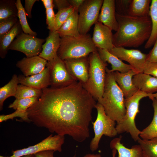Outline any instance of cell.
<instances>
[{"label":"cell","instance_id":"6da1fadb","mask_svg":"<svg viewBox=\"0 0 157 157\" xmlns=\"http://www.w3.org/2000/svg\"><path fill=\"white\" fill-rule=\"evenodd\" d=\"M96 103L77 81L63 88L42 89L41 96L27 111L30 122L37 126L82 142L90 136L89 126Z\"/></svg>","mask_w":157,"mask_h":157},{"label":"cell","instance_id":"7a4b0ae2","mask_svg":"<svg viewBox=\"0 0 157 157\" xmlns=\"http://www.w3.org/2000/svg\"><path fill=\"white\" fill-rule=\"evenodd\" d=\"M115 15L118 27L113 34L115 47L136 48L148 40L152 30L150 16L138 17L116 13Z\"/></svg>","mask_w":157,"mask_h":157},{"label":"cell","instance_id":"3957f363","mask_svg":"<svg viewBox=\"0 0 157 157\" xmlns=\"http://www.w3.org/2000/svg\"><path fill=\"white\" fill-rule=\"evenodd\" d=\"M106 70L103 93L102 97L97 101L102 106L107 115L118 124L122 119L126 113L124 97L115 80L113 72Z\"/></svg>","mask_w":157,"mask_h":157},{"label":"cell","instance_id":"277c9868","mask_svg":"<svg viewBox=\"0 0 157 157\" xmlns=\"http://www.w3.org/2000/svg\"><path fill=\"white\" fill-rule=\"evenodd\" d=\"M97 51L91 35L87 33L77 37H61L60 45L57 55L64 60L88 56Z\"/></svg>","mask_w":157,"mask_h":157},{"label":"cell","instance_id":"5b68a950","mask_svg":"<svg viewBox=\"0 0 157 157\" xmlns=\"http://www.w3.org/2000/svg\"><path fill=\"white\" fill-rule=\"evenodd\" d=\"M89 69L88 78L82 84L85 89L97 101L103 95L106 78V68L108 64L100 58L97 51L89 56Z\"/></svg>","mask_w":157,"mask_h":157},{"label":"cell","instance_id":"8992f818","mask_svg":"<svg viewBox=\"0 0 157 157\" xmlns=\"http://www.w3.org/2000/svg\"><path fill=\"white\" fill-rule=\"evenodd\" d=\"M149 94L138 90L131 97L125 99L126 112L122 119L116 126L118 134L129 133L135 141L138 140L140 138L141 131L136 126L135 117L140 112L139 108L140 101L144 97H148Z\"/></svg>","mask_w":157,"mask_h":157},{"label":"cell","instance_id":"52a82bcc","mask_svg":"<svg viewBox=\"0 0 157 157\" xmlns=\"http://www.w3.org/2000/svg\"><path fill=\"white\" fill-rule=\"evenodd\" d=\"M95 108L97 111V116L95 121L92 122L94 136L92 139L90 145V149L92 152L98 149L100 140L103 135L113 137L118 134L115 122L107 115L102 106L97 102Z\"/></svg>","mask_w":157,"mask_h":157},{"label":"cell","instance_id":"ba28073f","mask_svg":"<svg viewBox=\"0 0 157 157\" xmlns=\"http://www.w3.org/2000/svg\"><path fill=\"white\" fill-rule=\"evenodd\" d=\"M103 0H85L78 10V30L81 35L88 33L98 21Z\"/></svg>","mask_w":157,"mask_h":157},{"label":"cell","instance_id":"9c48e42d","mask_svg":"<svg viewBox=\"0 0 157 157\" xmlns=\"http://www.w3.org/2000/svg\"><path fill=\"white\" fill-rule=\"evenodd\" d=\"M45 41V39L22 32L16 36L8 50L20 51L25 54L26 57L39 56L42 50V44Z\"/></svg>","mask_w":157,"mask_h":157},{"label":"cell","instance_id":"30bf717a","mask_svg":"<svg viewBox=\"0 0 157 157\" xmlns=\"http://www.w3.org/2000/svg\"><path fill=\"white\" fill-rule=\"evenodd\" d=\"M49 69L51 88H60L69 86L76 81L68 72L64 60L58 56L47 61Z\"/></svg>","mask_w":157,"mask_h":157},{"label":"cell","instance_id":"8fae6325","mask_svg":"<svg viewBox=\"0 0 157 157\" xmlns=\"http://www.w3.org/2000/svg\"><path fill=\"white\" fill-rule=\"evenodd\" d=\"M65 140V136L57 134L53 135L51 134L35 145L13 151V154L10 156H0V157H21L26 155L35 154L39 152L47 150L61 152Z\"/></svg>","mask_w":157,"mask_h":157},{"label":"cell","instance_id":"7c38bea8","mask_svg":"<svg viewBox=\"0 0 157 157\" xmlns=\"http://www.w3.org/2000/svg\"><path fill=\"white\" fill-rule=\"evenodd\" d=\"M108 51L122 60L128 62L138 73H143L147 54L139 50L127 49L123 47H115Z\"/></svg>","mask_w":157,"mask_h":157},{"label":"cell","instance_id":"4fadbf2b","mask_svg":"<svg viewBox=\"0 0 157 157\" xmlns=\"http://www.w3.org/2000/svg\"><path fill=\"white\" fill-rule=\"evenodd\" d=\"M67 69L72 76L76 81L83 85L88 77L90 64L89 56L64 60Z\"/></svg>","mask_w":157,"mask_h":157},{"label":"cell","instance_id":"5bb4252c","mask_svg":"<svg viewBox=\"0 0 157 157\" xmlns=\"http://www.w3.org/2000/svg\"><path fill=\"white\" fill-rule=\"evenodd\" d=\"M112 31L102 23L98 21L96 22L92 38L97 48L109 51L115 47L113 43Z\"/></svg>","mask_w":157,"mask_h":157},{"label":"cell","instance_id":"9a60e30c","mask_svg":"<svg viewBox=\"0 0 157 157\" xmlns=\"http://www.w3.org/2000/svg\"><path fill=\"white\" fill-rule=\"evenodd\" d=\"M47 61L39 56L24 57L16 64L23 75L27 76L39 74L46 67Z\"/></svg>","mask_w":157,"mask_h":157},{"label":"cell","instance_id":"2e32d148","mask_svg":"<svg viewBox=\"0 0 157 157\" xmlns=\"http://www.w3.org/2000/svg\"><path fill=\"white\" fill-rule=\"evenodd\" d=\"M18 77L19 83L36 89L42 90L50 85L49 69L47 66L39 74L27 76L20 75Z\"/></svg>","mask_w":157,"mask_h":157},{"label":"cell","instance_id":"e0dca14e","mask_svg":"<svg viewBox=\"0 0 157 157\" xmlns=\"http://www.w3.org/2000/svg\"><path fill=\"white\" fill-rule=\"evenodd\" d=\"M115 0H104L98 22L116 32L118 24L115 15Z\"/></svg>","mask_w":157,"mask_h":157},{"label":"cell","instance_id":"ac0fdd59","mask_svg":"<svg viewBox=\"0 0 157 157\" xmlns=\"http://www.w3.org/2000/svg\"><path fill=\"white\" fill-rule=\"evenodd\" d=\"M115 80L122 91L125 99L133 95L138 90L133 84L132 77L138 73L134 69L125 73L113 72Z\"/></svg>","mask_w":157,"mask_h":157},{"label":"cell","instance_id":"d6986e66","mask_svg":"<svg viewBox=\"0 0 157 157\" xmlns=\"http://www.w3.org/2000/svg\"><path fill=\"white\" fill-rule=\"evenodd\" d=\"M45 40V42L42 46V51L39 56L49 61L57 56V53L60 45L61 38L57 31L49 32Z\"/></svg>","mask_w":157,"mask_h":157},{"label":"cell","instance_id":"ffe728a7","mask_svg":"<svg viewBox=\"0 0 157 157\" xmlns=\"http://www.w3.org/2000/svg\"><path fill=\"white\" fill-rule=\"evenodd\" d=\"M132 82L138 90L143 92L150 94L157 92V77L140 73L133 77Z\"/></svg>","mask_w":157,"mask_h":157},{"label":"cell","instance_id":"44dd1931","mask_svg":"<svg viewBox=\"0 0 157 157\" xmlns=\"http://www.w3.org/2000/svg\"><path fill=\"white\" fill-rule=\"evenodd\" d=\"M97 49L101 60L104 62H108L111 65V69H110L106 67V70L110 72L118 71L121 73H125L131 69H134L131 65L125 63L108 50Z\"/></svg>","mask_w":157,"mask_h":157},{"label":"cell","instance_id":"7402d4cb","mask_svg":"<svg viewBox=\"0 0 157 157\" xmlns=\"http://www.w3.org/2000/svg\"><path fill=\"white\" fill-rule=\"evenodd\" d=\"M122 136L115 138L110 143V147L115 149L118 154L117 157H144L141 148L139 145L132 146L129 148L121 142Z\"/></svg>","mask_w":157,"mask_h":157},{"label":"cell","instance_id":"603a6c76","mask_svg":"<svg viewBox=\"0 0 157 157\" xmlns=\"http://www.w3.org/2000/svg\"><path fill=\"white\" fill-rule=\"evenodd\" d=\"M78 13L76 9L66 21L56 31L61 37H77L81 35L78 30Z\"/></svg>","mask_w":157,"mask_h":157},{"label":"cell","instance_id":"cb8c5ba5","mask_svg":"<svg viewBox=\"0 0 157 157\" xmlns=\"http://www.w3.org/2000/svg\"><path fill=\"white\" fill-rule=\"evenodd\" d=\"M23 31L19 20L13 28L7 33L0 38V57L5 58L9 46L18 35Z\"/></svg>","mask_w":157,"mask_h":157},{"label":"cell","instance_id":"d4e9b609","mask_svg":"<svg viewBox=\"0 0 157 157\" xmlns=\"http://www.w3.org/2000/svg\"><path fill=\"white\" fill-rule=\"evenodd\" d=\"M151 0H131L128 15L131 16L142 17L149 16Z\"/></svg>","mask_w":157,"mask_h":157},{"label":"cell","instance_id":"484cf974","mask_svg":"<svg viewBox=\"0 0 157 157\" xmlns=\"http://www.w3.org/2000/svg\"><path fill=\"white\" fill-rule=\"evenodd\" d=\"M19 83L18 76L16 74L13 75L11 80L6 84L0 88V110L3 108L4 101L8 98L15 97L17 87Z\"/></svg>","mask_w":157,"mask_h":157},{"label":"cell","instance_id":"4316f807","mask_svg":"<svg viewBox=\"0 0 157 157\" xmlns=\"http://www.w3.org/2000/svg\"><path fill=\"white\" fill-rule=\"evenodd\" d=\"M149 16L152 23L151 32L144 48L148 49L154 45L157 38V0H151L150 7Z\"/></svg>","mask_w":157,"mask_h":157},{"label":"cell","instance_id":"83f0119b","mask_svg":"<svg viewBox=\"0 0 157 157\" xmlns=\"http://www.w3.org/2000/svg\"><path fill=\"white\" fill-rule=\"evenodd\" d=\"M151 99L154 110V115L150 124L141 131L140 136L143 139L149 140L157 138V100L154 98Z\"/></svg>","mask_w":157,"mask_h":157},{"label":"cell","instance_id":"f1b7e54d","mask_svg":"<svg viewBox=\"0 0 157 157\" xmlns=\"http://www.w3.org/2000/svg\"><path fill=\"white\" fill-rule=\"evenodd\" d=\"M16 1L15 0L0 1V20L11 17H17Z\"/></svg>","mask_w":157,"mask_h":157},{"label":"cell","instance_id":"f546056e","mask_svg":"<svg viewBox=\"0 0 157 157\" xmlns=\"http://www.w3.org/2000/svg\"><path fill=\"white\" fill-rule=\"evenodd\" d=\"M144 157H157V138L145 140L139 138L137 141Z\"/></svg>","mask_w":157,"mask_h":157},{"label":"cell","instance_id":"4dcf8cb0","mask_svg":"<svg viewBox=\"0 0 157 157\" xmlns=\"http://www.w3.org/2000/svg\"><path fill=\"white\" fill-rule=\"evenodd\" d=\"M42 94V90L38 89L22 84L18 85L15 96V99L29 98L34 97L40 98Z\"/></svg>","mask_w":157,"mask_h":157},{"label":"cell","instance_id":"1f68e13d","mask_svg":"<svg viewBox=\"0 0 157 157\" xmlns=\"http://www.w3.org/2000/svg\"><path fill=\"white\" fill-rule=\"evenodd\" d=\"M18 10L17 17L24 33L36 36L37 33L32 30L28 23L26 17V12L20 0H17L16 3Z\"/></svg>","mask_w":157,"mask_h":157},{"label":"cell","instance_id":"d6a6232c","mask_svg":"<svg viewBox=\"0 0 157 157\" xmlns=\"http://www.w3.org/2000/svg\"><path fill=\"white\" fill-rule=\"evenodd\" d=\"M39 98L34 97L29 98L15 99L13 103L10 104L8 108L15 110L26 112L32 106Z\"/></svg>","mask_w":157,"mask_h":157},{"label":"cell","instance_id":"836d02e7","mask_svg":"<svg viewBox=\"0 0 157 157\" xmlns=\"http://www.w3.org/2000/svg\"><path fill=\"white\" fill-rule=\"evenodd\" d=\"M76 9L72 6L58 10L55 14L56 22V31L66 21Z\"/></svg>","mask_w":157,"mask_h":157},{"label":"cell","instance_id":"e575fe53","mask_svg":"<svg viewBox=\"0 0 157 157\" xmlns=\"http://www.w3.org/2000/svg\"><path fill=\"white\" fill-rule=\"evenodd\" d=\"M18 20L17 17H11L0 20V38L8 32Z\"/></svg>","mask_w":157,"mask_h":157},{"label":"cell","instance_id":"d590c367","mask_svg":"<svg viewBox=\"0 0 157 157\" xmlns=\"http://www.w3.org/2000/svg\"><path fill=\"white\" fill-rule=\"evenodd\" d=\"M19 117L23 121L29 122H30L28 117L27 111L24 112L18 110H16L13 113L7 115H1L0 116V122L6 121L9 119H13L15 117Z\"/></svg>","mask_w":157,"mask_h":157},{"label":"cell","instance_id":"8d00e7d4","mask_svg":"<svg viewBox=\"0 0 157 157\" xmlns=\"http://www.w3.org/2000/svg\"><path fill=\"white\" fill-rule=\"evenodd\" d=\"M131 0H115L116 13L122 15H128V11Z\"/></svg>","mask_w":157,"mask_h":157},{"label":"cell","instance_id":"74e56055","mask_svg":"<svg viewBox=\"0 0 157 157\" xmlns=\"http://www.w3.org/2000/svg\"><path fill=\"white\" fill-rule=\"evenodd\" d=\"M46 13L47 28L49 30L50 32L56 31V15L53 10V8L46 10Z\"/></svg>","mask_w":157,"mask_h":157},{"label":"cell","instance_id":"f35d334b","mask_svg":"<svg viewBox=\"0 0 157 157\" xmlns=\"http://www.w3.org/2000/svg\"><path fill=\"white\" fill-rule=\"evenodd\" d=\"M143 73L157 77V63H151L146 61Z\"/></svg>","mask_w":157,"mask_h":157},{"label":"cell","instance_id":"ab89813d","mask_svg":"<svg viewBox=\"0 0 157 157\" xmlns=\"http://www.w3.org/2000/svg\"><path fill=\"white\" fill-rule=\"evenodd\" d=\"M147 61L151 63H157V38L153 48L147 54Z\"/></svg>","mask_w":157,"mask_h":157},{"label":"cell","instance_id":"60d3db41","mask_svg":"<svg viewBox=\"0 0 157 157\" xmlns=\"http://www.w3.org/2000/svg\"><path fill=\"white\" fill-rule=\"evenodd\" d=\"M53 2L54 7L58 10L70 6L68 0H53Z\"/></svg>","mask_w":157,"mask_h":157},{"label":"cell","instance_id":"b9f144b4","mask_svg":"<svg viewBox=\"0 0 157 157\" xmlns=\"http://www.w3.org/2000/svg\"><path fill=\"white\" fill-rule=\"evenodd\" d=\"M39 1L37 0H25L24 9L26 12V15L29 18H32L31 11L32 7L35 3Z\"/></svg>","mask_w":157,"mask_h":157},{"label":"cell","instance_id":"7bdbcfd3","mask_svg":"<svg viewBox=\"0 0 157 157\" xmlns=\"http://www.w3.org/2000/svg\"><path fill=\"white\" fill-rule=\"evenodd\" d=\"M54 151L51 150H47L42 151L35 154V157H54Z\"/></svg>","mask_w":157,"mask_h":157},{"label":"cell","instance_id":"ee69618b","mask_svg":"<svg viewBox=\"0 0 157 157\" xmlns=\"http://www.w3.org/2000/svg\"><path fill=\"white\" fill-rule=\"evenodd\" d=\"M85 0H68L70 6L78 10L82 4Z\"/></svg>","mask_w":157,"mask_h":157},{"label":"cell","instance_id":"f6af8a7d","mask_svg":"<svg viewBox=\"0 0 157 157\" xmlns=\"http://www.w3.org/2000/svg\"><path fill=\"white\" fill-rule=\"evenodd\" d=\"M117 150L115 149H112V157H115L117 152ZM75 155L73 157H75ZM82 157H101V155L99 154H86Z\"/></svg>","mask_w":157,"mask_h":157},{"label":"cell","instance_id":"bcb514c9","mask_svg":"<svg viewBox=\"0 0 157 157\" xmlns=\"http://www.w3.org/2000/svg\"><path fill=\"white\" fill-rule=\"evenodd\" d=\"M46 10L54 7L53 0H42Z\"/></svg>","mask_w":157,"mask_h":157},{"label":"cell","instance_id":"7dc6e473","mask_svg":"<svg viewBox=\"0 0 157 157\" xmlns=\"http://www.w3.org/2000/svg\"><path fill=\"white\" fill-rule=\"evenodd\" d=\"M148 97L150 99L152 98H154L157 100V92L155 93L150 94Z\"/></svg>","mask_w":157,"mask_h":157},{"label":"cell","instance_id":"c3c4849f","mask_svg":"<svg viewBox=\"0 0 157 157\" xmlns=\"http://www.w3.org/2000/svg\"><path fill=\"white\" fill-rule=\"evenodd\" d=\"M21 157H35L34 154L26 155Z\"/></svg>","mask_w":157,"mask_h":157}]
</instances>
